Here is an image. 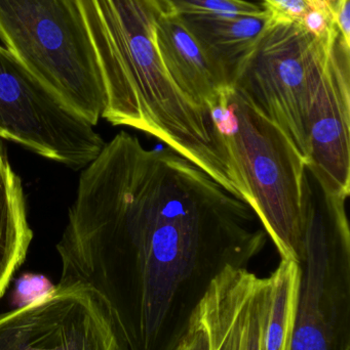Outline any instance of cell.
I'll return each instance as SVG.
<instances>
[{"mask_svg": "<svg viewBox=\"0 0 350 350\" xmlns=\"http://www.w3.org/2000/svg\"><path fill=\"white\" fill-rule=\"evenodd\" d=\"M266 241L245 200L121 131L80 175L57 245L60 283L104 298L125 350H173L212 280L248 267Z\"/></svg>", "mask_w": 350, "mask_h": 350, "instance_id": "cell-1", "label": "cell"}, {"mask_svg": "<svg viewBox=\"0 0 350 350\" xmlns=\"http://www.w3.org/2000/svg\"><path fill=\"white\" fill-rule=\"evenodd\" d=\"M106 90L102 118L147 133L238 197L244 193L209 111L164 67L156 22L164 0H77Z\"/></svg>", "mask_w": 350, "mask_h": 350, "instance_id": "cell-2", "label": "cell"}, {"mask_svg": "<svg viewBox=\"0 0 350 350\" xmlns=\"http://www.w3.org/2000/svg\"><path fill=\"white\" fill-rule=\"evenodd\" d=\"M209 112L240 177L245 201L281 258L298 262L305 228V159L277 124L232 88Z\"/></svg>", "mask_w": 350, "mask_h": 350, "instance_id": "cell-3", "label": "cell"}, {"mask_svg": "<svg viewBox=\"0 0 350 350\" xmlns=\"http://www.w3.org/2000/svg\"><path fill=\"white\" fill-rule=\"evenodd\" d=\"M0 41L78 116L102 118L106 90L77 0H0Z\"/></svg>", "mask_w": 350, "mask_h": 350, "instance_id": "cell-4", "label": "cell"}, {"mask_svg": "<svg viewBox=\"0 0 350 350\" xmlns=\"http://www.w3.org/2000/svg\"><path fill=\"white\" fill-rule=\"evenodd\" d=\"M342 43L336 25L328 34L316 36L299 21L269 14L264 31L232 82L251 107L284 131L305 162L310 106Z\"/></svg>", "mask_w": 350, "mask_h": 350, "instance_id": "cell-5", "label": "cell"}, {"mask_svg": "<svg viewBox=\"0 0 350 350\" xmlns=\"http://www.w3.org/2000/svg\"><path fill=\"white\" fill-rule=\"evenodd\" d=\"M347 198L314 189L305 204L299 306L291 350H350Z\"/></svg>", "mask_w": 350, "mask_h": 350, "instance_id": "cell-6", "label": "cell"}, {"mask_svg": "<svg viewBox=\"0 0 350 350\" xmlns=\"http://www.w3.org/2000/svg\"><path fill=\"white\" fill-rule=\"evenodd\" d=\"M0 139L78 170L105 143L94 125L68 108L0 44Z\"/></svg>", "mask_w": 350, "mask_h": 350, "instance_id": "cell-7", "label": "cell"}, {"mask_svg": "<svg viewBox=\"0 0 350 350\" xmlns=\"http://www.w3.org/2000/svg\"><path fill=\"white\" fill-rule=\"evenodd\" d=\"M0 350H125L110 306L90 286L59 283L0 314Z\"/></svg>", "mask_w": 350, "mask_h": 350, "instance_id": "cell-8", "label": "cell"}, {"mask_svg": "<svg viewBox=\"0 0 350 350\" xmlns=\"http://www.w3.org/2000/svg\"><path fill=\"white\" fill-rule=\"evenodd\" d=\"M273 277L248 267H226L210 283L192 314L207 336L208 350H264Z\"/></svg>", "mask_w": 350, "mask_h": 350, "instance_id": "cell-9", "label": "cell"}, {"mask_svg": "<svg viewBox=\"0 0 350 350\" xmlns=\"http://www.w3.org/2000/svg\"><path fill=\"white\" fill-rule=\"evenodd\" d=\"M350 46L338 47L310 106L306 168L325 193H350Z\"/></svg>", "mask_w": 350, "mask_h": 350, "instance_id": "cell-10", "label": "cell"}, {"mask_svg": "<svg viewBox=\"0 0 350 350\" xmlns=\"http://www.w3.org/2000/svg\"><path fill=\"white\" fill-rule=\"evenodd\" d=\"M156 43L166 71L176 85L209 111L232 88L229 76L190 32L180 14L166 8L156 22Z\"/></svg>", "mask_w": 350, "mask_h": 350, "instance_id": "cell-11", "label": "cell"}, {"mask_svg": "<svg viewBox=\"0 0 350 350\" xmlns=\"http://www.w3.org/2000/svg\"><path fill=\"white\" fill-rule=\"evenodd\" d=\"M182 18L195 38L225 70L232 85L238 67L264 31L269 12L263 8L256 14L184 16Z\"/></svg>", "mask_w": 350, "mask_h": 350, "instance_id": "cell-12", "label": "cell"}, {"mask_svg": "<svg viewBox=\"0 0 350 350\" xmlns=\"http://www.w3.org/2000/svg\"><path fill=\"white\" fill-rule=\"evenodd\" d=\"M32 238L22 181L0 139V298L26 259Z\"/></svg>", "mask_w": 350, "mask_h": 350, "instance_id": "cell-13", "label": "cell"}, {"mask_svg": "<svg viewBox=\"0 0 350 350\" xmlns=\"http://www.w3.org/2000/svg\"><path fill=\"white\" fill-rule=\"evenodd\" d=\"M273 295L265 327L264 350H291L299 306V265L281 259L271 273Z\"/></svg>", "mask_w": 350, "mask_h": 350, "instance_id": "cell-14", "label": "cell"}, {"mask_svg": "<svg viewBox=\"0 0 350 350\" xmlns=\"http://www.w3.org/2000/svg\"><path fill=\"white\" fill-rule=\"evenodd\" d=\"M180 16H234L256 14L262 6L247 0H164Z\"/></svg>", "mask_w": 350, "mask_h": 350, "instance_id": "cell-15", "label": "cell"}, {"mask_svg": "<svg viewBox=\"0 0 350 350\" xmlns=\"http://www.w3.org/2000/svg\"><path fill=\"white\" fill-rule=\"evenodd\" d=\"M55 289V286L43 275H25L16 282L12 293V304L16 308L28 306L45 297Z\"/></svg>", "mask_w": 350, "mask_h": 350, "instance_id": "cell-16", "label": "cell"}, {"mask_svg": "<svg viewBox=\"0 0 350 350\" xmlns=\"http://www.w3.org/2000/svg\"><path fill=\"white\" fill-rule=\"evenodd\" d=\"M262 8L271 16L291 21L301 20L310 0H260Z\"/></svg>", "mask_w": 350, "mask_h": 350, "instance_id": "cell-17", "label": "cell"}, {"mask_svg": "<svg viewBox=\"0 0 350 350\" xmlns=\"http://www.w3.org/2000/svg\"><path fill=\"white\" fill-rule=\"evenodd\" d=\"M173 350H208L207 336L195 314H191L184 333Z\"/></svg>", "mask_w": 350, "mask_h": 350, "instance_id": "cell-18", "label": "cell"}, {"mask_svg": "<svg viewBox=\"0 0 350 350\" xmlns=\"http://www.w3.org/2000/svg\"><path fill=\"white\" fill-rule=\"evenodd\" d=\"M350 0H334L331 2L335 25L343 40L350 45Z\"/></svg>", "mask_w": 350, "mask_h": 350, "instance_id": "cell-19", "label": "cell"}]
</instances>
